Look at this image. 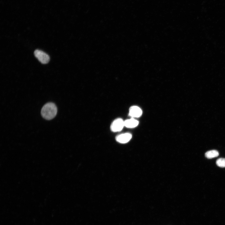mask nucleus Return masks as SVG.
Masks as SVG:
<instances>
[{"instance_id": "4", "label": "nucleus", "mask_w": 225, "mask_h": 225, "mask_svg": "<svg viewBox=\"0 0 225 225\" xmlns=\"http://www.w3.org/2000/svg\"><path fill=\"white\" fill-rule=\"evenodd\" d=\"M132 137V135L130 133H126L117 136L116 137V139L118 142L125 143L129 142Z\"/></svg>"}, {"instance_id": "6", "label": "nucleus", "mask_w": 225, "mask_h": 225, "mask_svg": "<svg viewBox=\"0 0 225 225\" xmlns=\"http://www.w3.org/2000/svg\"><path fill=\"white\" fill-rule=\"evenodd\" d=\"M124 126L128 128H133L137 126L138 122L134 118H131L124 121Z\"/></svg>"}, {"instance_id": "1", "label": "nucleus", "mask_w": 225, "mask_h": 225, "mask_svg": "<svg viewBox=\"0 0 225 225\" xmlns=\"http://www.w3.org/2000/svg\"><path fill=\"white\" fill-rule=\"evenodd\" d=\"M57 108L52 102H48L45 104L42 108L41 114L45 119L48 120L53 119L56 116Z\"/></svg>"}, {"instance_id": "8", "label": "nucleus", "mask_w": 225, "mask_h": 225, "mask_svg": "<svg viewBox=\"0 0 225 225\" xmlns=\"http://www.w3.org/2000/svg\"><path fill=\"white\" fill-rule=\"evenodd\" d=\"M218 166L221 168L225 167V158H220L218 159L216 161Z\"/></svg>"}, {"instance_id": "3", "label": "nucleus", "mask_w": 225, "mask_h": 225, "mask_svg": "<svg viewBox=\"0 0 225 225\" xmlns=\"http://www.w3.org/2000/svg\"><path fill=\"white\" fill-rule=\"evenodd\" d=\"M124 126V121L121 118L115 119L112 123L110 129L112 132H117L121 131Z\"/></svg>"}, {"instance_id": "7", "label": "nucleus", "mask_w": 225, "mask_h": 225, "mask_svg": "<svg viewBox=\"0 0 225 225\" xmlns=\"http://www.w3.org/2000/svg\"><path fill=\"white\" fill-rule=\"evenodd\" d=\"M219 155V152L216 150H211L206 152L205 153V157L209 159L216 157Z\"/></svg>"}, {"instance_id": "2", "label": "nucleus", "mask_w": 225, "mask_h": 225, "mask_svg": "<svg viewBox=\"0 0 225 225\" xmlns=\"http://www.w3.org/2000/svg\"><path fill=\"white\" fill-rule=\"evenodd\" d=\"M35 57L42 64H47L49 62L50 57L48 54L43 51L36 50L34 52Z\"/></svg>"}, {"instance_id": "5", "label": "nucleus", "mask_w": 225, "mask_h": 225, "mask_svg": "<svg viewBox=\"0 0 225 225\" xmlns=\"http://www.w3.org/2000/svg\"><path fill=\"white\" fill-rule=\"evenodd\" d=\"M142 110L138 106H133L131 107L129 109V115L132 117H139L142 115Z\"/></svg>"}]
</instances>
